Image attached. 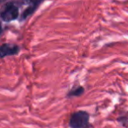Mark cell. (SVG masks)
<instances>
[{
    "label": "cell",
    "mask_w": 128,
    "mask_h": 128,
    "mask_svg": "<svg viewBox=\"0 0 128 128\" xmlns=\"http://www.w3.org/2000/svg\"><path fill=\"white\" fill-rule=\"evenodd\" d=\"M2 32H3V29H2V24L0 22V35L2 34Z\"/></svg>",
    "instance_id": "cell-6"
},
{
    "label": "cell",
    "mask_w": 128,
    "mask_h": 128,
    "mask_svg": "<svg viewBox=\"0 0 128 128\" xmlns=\"http://www.w3.org/2000/svg\"><path fill=\"white\" fill-rule=\"evenodd\" d=\"M90 115L84 111L74 112L70 118V126L72 128H90Z\"/></svg>",
    "instance_id": "cell-1"
},
{
    "label": "cell",
    "mask_w": 128,
    "mask_h": 128,
    "mask_svg": "<svg viewBox=\"0 0 128 128\" xmlns=\"http://www.w3.org/2000/svg\"><path fill=\"white\" fill-rule=\"evenodd\" d=\"M117 120H118V122L122 125V126L128 128V115L118 117V118H117Z\"/></svg>",
    "instance_id": "cell-5"
},
{
    "label": "cell",
    "mask_w": 128,
    "mask_h": 128,
    "mask_svg": "<svg viewBox=\"0 0 128 128\" xmlns=\"http://www.w3.org/2000/svg\"><path fill=\"white\" fill-rule=\"evenodd\" d=\"M18 17V9L13 4H9L1 12V19L4 21H12Z\"/></svg>",
    "instance_id": "cell-2"
},
{
    "label": "cell",
    "mask_w": 128,
    "mask_h": 128,
    "mask_svg": "<svg viewBox=\"0 0 128 128\" xmlns=\"http://www.w3.org/2000/svg\"><path fill=\"white\" fill-rule=\"evenodd\" d=\"M18 51V48L13 45H3L0 47V58L7 55H15Z\"/></svg>",
    "instance_id": "cell-3"
},
{
    "label": "cell",
    "mask_w": 128,
    "mask_h": 128,
    "mask_svg": "<svg viewBox=\"0 0 128 128\" xmlns=\"http://www.w3.org/2000/svg\"><path fill=\"white\" fill-rule=\"evenodd\" d=\"M30 1H32V2H36V1H38V0H30Z\"/></svg>",
    "instance_id": "cell-7"
},
{
    "label": "cell",
    "mask_w": 128,
    "mask_h": 128,
    "mask_svg": "<svg viewBox=\"0 0 128 128\" xmlns=\"http://www.w3.org/2000/svg\"><path fill=\"white\" fill-rule=\"evenodd\" d=\"M84 92V89L82 86H78V87L75 88V89L72 90L68 94V97H79L81 95H83Z\"/></svg>",
    "instance_id": "cell-4"
}]
</instances>
